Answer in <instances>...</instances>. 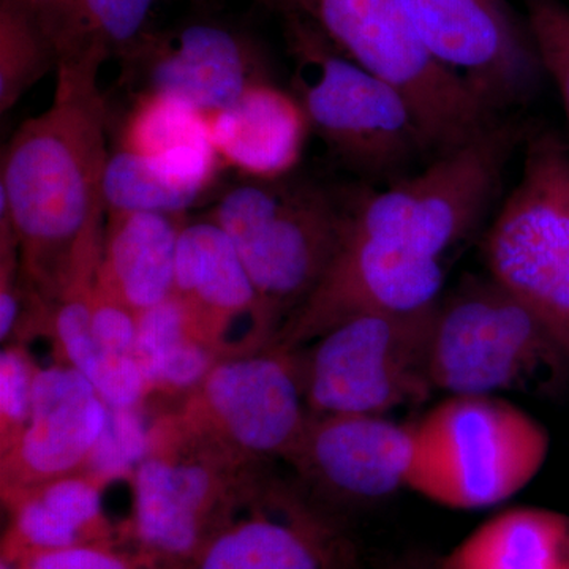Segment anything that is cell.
<instances>
[{"label":"cell","instance_id":"14","mask_svg":"<svg viewBox=\"0 0 569 569\" xmlns=\"http://www.w3.org/2000/svg\"><path fill=\"white\" fill-rule=\"evenodd\" d=\"M110 417V407L73 367L59 362L37 370L28 425L0 452L2 500L88 473Z\"/></svg>","mask_w":569,"mask_h":569},{"label":"cell","instance_id":"10","mask_svg":"<svg viewBox=\"0 0 569 569\" xmlns=\"http://www.w3.org/2000/svg\"><path fill=\"white\" fill-rule=\"evenodd\" d=\"M518 141L515 123L497 122L421 173L362 198L348 230L440 260L488 211Z\"/></svg>","mask_w":569,"mask_h":569},{"label":"cell","instance_id":"17","mask_svg":"<svg viewBox=\"0 0 569 569\" xmlns=\"http://www.w3.org/2000/svg\"><path fill=\"white\" fill-rule=\"evenodd\" d=\"M174 298L194 335L220 358L261 350L276 336L244 261L222 228L211 220L183 224L176 254Z\"/></svg>","mask_w":569,"mask_h":569},{"label":"cell","instance_id":"22","mask_svg":"<svg viewBox=\"0 0 569 569\" xmlns=\"http://www.w3.org/2000/svg\"><path fill=\"white\" fill-rule=\"evenodd\" d=\"M440 569H569V516L537 507L498 512L467 535Z\"/></svg>","mask_w":569,"mask_h":569},{"label":"cell","instance_id":"9","mask_svg":"<svg viewBox=\"0 0 569 569\" xmlns=\"http://www.w3.org/2000/svg\"><path fill=\"white\" fill-rule=\"evenodd\" d=\"M437 306L353 318L299 348L310 415H387L425 402Z\"/></svg>","mask_w":569,"mask_h":569},{"label":"cell","instance_id":"30","mask_svg":"<svg viewBox=\"0 0 569 569\" xmlns=\"http://www.w3.org/2000/svg\"><path fill=\"white\" fill-rule=\"evenodd\" d=\"M33 365L24 343H7L0 353V452L14 443L31 417Z\"/></svg>","mask_w":569,"mask_h":569},{"label":"cell","instance_id":"28","mask_svg":"<svg viewBox=\"0 0 569 569\" xmlns=\"http://www.w3.org/2000/svg\"><path fill=\"white\" fill-rule=\"evenodd\" d=\"M160 0H78L81 24L126 61L152 36Z\"/></svg>","mask_w":569,"mask_h":569},{"label":"cell","instance_id":"4","mask_svg":"<svg viewBox=\"0 0 569 569\" xmlns=\"http://www.w3.org/2000/svg\"><path fill=\"white\" fill-rule=\"evenodd\" d=\"M309 18L350 61L406 100L433 157L500 122L459 74L422 43L402 0H310Z\"/></svg>","mask_w":569,"mask_h":569},{"label":"cell","instance_id":"1","mask_svg":"<svg viewBox=\"0 0 569 569\" xmlns=\"http://www.w3.org/2000/svg\"><path fill=\"white\" fill-rule=\"evenodd\" d=\"M108 56L91 33H63L52 102L21 123L2 156L0 201L17 233L21 274L48 306L92 283L99 268L110 159L99 73Z\"/></svg>","mask_w":569,"mask_h":569},{"label":"cell","instance_id":"26","mask_svg":"<svg viewBox=\"0 0 569 569\" xmlns=\"http://www.w3.org/2000/svg\"><path fill=\"white\" fill-rule=\"evenodd\" d=\"M61 59V26L36 0H0V111L14 107Z\"/></svg>","mask_w":569,"mask_h":569},{"label":"cell","instance_id":"23","mask_svg":"<svg viewBox=\"0 0 569 569\" xmlns=\"http://www.w3.org/2000/svg\"><path fill=\"white\" fill-rule=\"evenodd\" d=\"M121 148L148 157L201 190L211 182L219 159L208 116L163 93H141L123 126Z\"/></svg>","mask_w":569,"mask_h":569},{"label":"cell","instance_id":"15","mask_svg":"<svg viewBox=\"0 0 569 569\" xmlns=\"http://www.w3.org/2000/svg\"><path fill=\"white\" fill-rule=\"evenodd\" d=\"M413 456V426L387 415H310L288 466L321 497L370 503L407 488Z\"/></svg>","mask_w":569,"mask_h":569},{"label":"cell","instance_id":"21","mask_svg":"<svg viewBox=\"0 0 569 569\" xmlns=\"http://www.w3.org/2000/svg\"><path fill=\"white\" fill-rule=\"evenodd\" d=\"M104 485L91 473L70 475L2 500L10 512L2 557L114 542L103 512Z\"/></svg>","mask_w":569,"mask_h":569},{"label":"cell","instance_id":"29","mask_svg":"<svg viewBox=\"0 0 569 569\" xmlns=\"http://www.w3.org/2000/svg\"><path fill=\"white\" fill-rule=\"evenodd\" d=\"M529 36L542 71L556 84L569 119V9L559 0H529Z\"/></svg>","mask_w":569,"mask_h":569},{"label":"cell","instance_id":"2","mask_svg":"<svg viewBox=\"0 0 569 569\" xmlns=\"http://www.w3.org/2000/svg\"><path fill=\"white\" fill-rule=\"evenodd\" d=\"M249 462L179 429L160 415L130 475L133 548L157 569H189L209 539L271 485Z\"/></svg>","mask_w":569,"mask_h":569},{"label":"cell","instance_id":"12","mask_svg":"<svg viewBox=\"0 0 569 569\" xmlns=\"http://www.w3.org/2000/svg\"><path fill=\"white\" fill-rule=\"evenodd\" d=\"M443 282L438 258L348 230L320 282L271 343L295 351L353 318L430 309L440 302Z\"/></svg>","mask_w":569,"mask_h":569},{"label":"cell","instance_id":"31","mask_svg":"<svg viewBox=\"0 0 569 569\" xmlns=\"http://www.w3.org/2000/svg\"><path fill=\"white\" fill-rule=\"evenodd\" d=\"M9 559V557H2ZM22 569H157L137 550L127 552L116 542H92L61 550H41L13 557Z\"/></svg>","mask_w":569,"mask_h":569},{"label":"cell","instance_id":"32","mask_svg":"<svg viewBox=\"0 0 569 569\" xmlns=\"http://www.w3.org/2000/svg\"><path fill=\"white\" fill-rule=\"evenodd\" d=\"M91 331L97 342L110 351L137 358L138 313L92 284Z\"/></svg>","mask_w":569,"mask_h":569},{"label":"cell","instance_id":"24","mask_svg":"<svg viewBox=\"0 0 569 569\" xmlns=\"http://www.w3.org/2000/svg\"><path fill=\"white\" fill-rule=\"evenodd\" d=\"M92 284H82L52 306L47 336L61 362L77 369L110 410H137L149 397L148 381L134 356L110 353L92 336Z\"/></svg>","mask_w":569,"mask_h":569},{"label":"cell","instance_id":"27","mask_svg":"<svg viewBox=\"0 0 569 569\" xmlns=\"http://www.w3.org/2000/svg\"><path fill=\"white\" fill-rule=\"evenodd\" d=\"M200 194L146 157L122 148L110 153L103 179L107 213H183Z\"/></svg>","mask_w":569,"mask_h":569},{"label":"cell","instance_id":"13","mask_svg":"<svg viewBox=\"0 0 569 569\" xmlns=\"http://www.w3.org/2000/svg\"><path fill=\"white\" fill-rule=\"evenodd\" d=\"M430 54L473 89L489 110L526 103L542 71L533 41L497 0H402Z\"/></svg>","mask_w":569,"mask_h":569},{"label":"cell","instance_id":"3","mask_svg":"<svg viewBox=\"0 0 569 569\" xmlns=\"http://www.w3.org/2000/svg\"><path fill=\"white\" fill-rule=\"evenodd\" d=\"M413 426L407 489L451 509L503 503L538 477L548 429L498 396H449Z\"/></svg>","mask_w":569,"mask_h":569},{"label":"cell","instance_id":"25","mask_svg":"<svg viewBox=\"0 0 569 569\" xmlns=\"http://www.w3.org/2000/svg\"><path fill=\"white\" fill-rule=\"evenodd\" d=\"M137 359L149 396H178L192 391L220 356L194 335L181 302L171 296L138 316Z\"/></svg>","mask_w":569,"mask_h":569},{"label":"cell","instance_id":"6","mask_svg":"<svg viewBox=\"0 0 569 569\" xmlns=\"http://www.w3.org/2000/svg\"><path fill=\"white\" fill-rule=\"evenodd\" d=\"M569 362L527 307L492 277H470L440 299L430 340L433 389L451 396L542 391Z\"/></svg>","mask_w":569,"mask_h":569},{"label":"cell","instance_id":"18","mask_svg":"<svg viewBox=\"0 0 569 569\" xmlns=\"http://www.w3.org/2000/svg\"><path fill=\"white\" fill-rule=\"evenodd\" d=\"M126 63L146 84L141 93L174 97L208 118L268 78L257 44L213 21L156 31Z\"/></svg>","mask_w":569,"mask_h":569},{"label":"cell","instance_id":"33","mask_svg":"<svg viewBox=\"0 0 569 569\" xmlns=\"http://www.w3.org/2000/svg\"><path fill=\"white\" fill-rule=\"evenodd\" d=\"M41 6L50 7V9L71 11L80 18V11H78V0H36Z\"/></svg>","mask_w":569,"mask_h":569},{"label":"cell","instance_id":"19","mask_svg":"<svg viewBox=\"0 0 569 569\" xmlns=\"http://www.w3.org/2000/svg\"><path fill=\"white\" fill-rule=\"evenodd\" d=\"M219 159L257 181H279L301 160L310 122L295 92L253 82L224 110L209 116Z\"/></svg>","mask_w":569,"mask_h":569},{"label":"cell","instance_id":"8","mask_svg":"<svg viewBox=\"0 0 569 569\" xmlns=\"http://www.w3.org/2000/svg\"><path fill=\"white\" fill-rule=\"evenodd\" d=\"M287 18L295 93L310 129L340 160L359 173L387 176L427 153L417 119L396 89L350 61L310 18Z\"/></svg>","mask_w":569,"mask_h":569},{"label":"cell","instance_id":"16","mask_svg":"<svg viewBox=\"0 0 569 569\" xmlns=\"http://www.w3.org/2000/svg\"><path fill=\"white\" fill-rule=\"evenodd\" d=\"M353 548L335 520L272 479L189 569H353Z\"/></svg>","mask_w":569,"mask_h":569},{"label":"cell","instance_id":"5","mask_svg":"<svg viewBox=\"0 0 569 569\" xmlns=\"http://www.w3.org/2000/svg\"><path fill=\"white\" fill-rule=\"evenodd\" d=\"M209 220L233 241L277 335L335 260L350 212L325 190L279 179L233 187Z\"/></svg>","mask_w":569,"mask_h":569},{"label":"cell","instance_id":"20","mask_svg":"<svg viewBox=\"0 0 569 569\" xmlns=\"http://www.w3.org/2000/svg\"><path fill=\"white\" fill-rule=\"evenodd\" d=\"M104 224L96 284L134 313L174 293L182 213L110 212Z\"/></svg>","mask_w":569,"mask_h":569},{"label":"cell","instance_id":"34","mask_svg":"<svg viewBox=\"0 0 569 569\" xmlns=\"http://www.w3.org/2000/svg\"><path fill=\"white\" fill-rule=\"evenodd\" d=\"M0 569H22V567L18 561L2 559L0 560Z\"/></svg>","mask_w":569,"mask_h":569},{"label":"cell","instance_id":"11","mask_svg":"<svg viewBox=\"0 0 569 569\" xmlns=\"http://www.w3.org/2000/svg\"><path fill=\"white\" fill-rule=\"evenodd\" d=\"M164 415L179 429L249 462L290 463L310 419L298 351L269 343L220 359Z\"/></svg>","mask_w":569,"mask_h":569},{"label":"cell","instance_id":"7","mask_svg":"<svg viewBox=\"0 0 569 569\" xmlns=\"http://www.w3.org/2000/svg\"><path fill=\"white\" fill-rule=\"evenodd\" d=\"M485 257L489 277L527 307L569 362V151L553 134L530 140Z\"/></svg>","mask_w":569,"mask_h":569}]
</instances>
